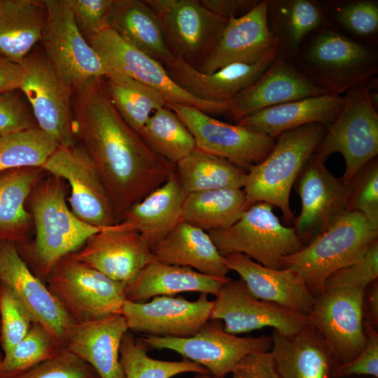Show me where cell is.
<instances>
[{"label":"cell","instance_id":"6da1fadb","mask_svg":"<svg viewBox=\"0 0 378 378\" xmlns=\"http://www.w3.org/2000/svg\"><path fill=\"white\" fill-rule=\"evenodd\" d=\"M74 135L93 162L117 223L126 211L162 186L175 166L153 152L113 105L104 78L73 94Z\"/></svg>","mask_w":378,"mask_h":378},{"label":"cell","instance_id":"7a4b0ae2","mask_svg":"<svg viewBox=\"0 0 378 378\" xmlns=\"http://www.w3.org/2000/svg\"><path fill=\"white\" fill-rule=\"evenodd\" d=\"M67 191L64 180L46 174L26 202L35 236L31 241L16 246L32 272L45 284L60 259L80 249L90 236L103 229L83 222L73 214L66 203Z\"/></svg>","mask_w":378,"mask_h":378},{"label":"cell","instance_id":"3957f363","mask_svg":"<svg viewBox=\"0 0 378 378\" xmlns=\"http://www.w3.org/2000/svg\"><path fill=\"white\" fill-rule=\"evenodd\" d=\"M292 64L323 94L342 96L377 76L378 50L328 26L305 41Z\"/></svg>","mask_w":378,"mask_h":378},{"label":"cell","instance_id":"277c9868","mask_svg":"<svg viewBox=\"0 0 378 378\" xmlns=\"http://www.w3.org/2000/svg\"><path fill=\"white\" fill-rule=\"evenodd\" d=\"M328 127L309 123L285 131L275 139L267 156L247 169L243 190L248 204L263 202L276 206L284 221L294 220L290 194L307 160L323 140Z\"/></svg>","mask_w":378,"mask_h":378},{"label":"cell","instance_id":"5b68a950","mask_svg":"<svg viewBox=\"0 0 378 378\" xmlns=\"http://www.w3.org/2000/svg\"><path fill=\"white\" fill-rule=\"evenodd\" d=\"M378 241L374 228L360 212H344L298 251L282 260V268L296 271L314 295L324 291L327 278L359 260Z\"/></svg>","mask_w":378,"mask_h":378},{"label":"cell","instance_id":"8992f818","mask_svg":"<svg viewBox=\"0 0 378 378\" xmlns=\"http://www.w3.org/2000/svg\"><path fill=\"white\" fill-rule=\"evenodd\" d=\"M46 284L74 323L121 314L126 300L125 284L109 279L71 254L57 262Z\"/></svg>","mask_w":378,"mask_h":378},{"label":"cell","instance_id":"52a82bcc","mask_svg":"<svg viewBox=\"0 0 378 378\" xmlns=\"http://www.w3.org/2000/svg\"><path fill=\"white\" fill-rule=\"evenodd\" d=\"M272 209L270 204L256 202L231 226L207 232L223 257L241 253L265 267L282 269L283 258L304 246Z\"/></svg>","mask_w":378,"mask_h":378},{"label":"cell","instance_id":"ba28073f","mask_svg":"<svg viewBox=\"0 0 378 378\" xmlns=\"http://www.w3.org/2000/svg\"><path fill=\"white\" fill-rule=\"evenodd\" d=\"M340 112L314 153L323 161L340 153L345 162L340 177L346 186L355 174L378 154V113L372 104L367 84L356 86L344 94Z\"/></svg>","mask_w":378,"mask_h":378},{"label":"cell","instance_id":"9c48e42d","mask_svg":"<svg viewBox=\"0 0 378 378\" xmlns=\"http://www.w3.org/2000/svg\"><path fill=\"white\" fill-rule=\"evenodd\" d=\"M47 17L41 41L44 54L57 74L73 92L107 70L83 36L65 0H45Z\"/></svg>","mask_w":378,"mask_h":378},{"label":"cell","instance_id":"30bf717a","mask_svg":"<svg viewBox=\"0 0 378 378\" xmlns=\"http://www.w3.org/2000/svg\"><path fill=\"white\" fill-rule=\"evenodd\" d=\"M86 40L107 73H122L155 90L167 104L192 106L211 116L225 115L228 103L206 102L192 96L171 78L160 62L129 44L111 28Z\"/></svg>","mask_w":378,"mask_h":378},{"label":"cell","instance_id":"8fae6325","mask_svg":"<svg viewBox=\"0 0 378 378\" xmlns=\"http://www.w3.org/2000/svg\"><path fill=\"white\" fill-rule=\"evenodd\" d=\"M158 18L172 55L197 69L228 20L204 8L200 0H144Z\"/></svg>","mask_w":378,"mask_h":378},{"label":"cell","instance_id":"7c38bea8","mask_svg":"<svg viewBox=\"0 0 378 378\" xmlns=\"http://www.w3.org/2000/svg\"><path fill=\"white\" fill-rule=\"evenodd\" d=\"M150 349H169L205 368L212 377L224 378L245 356L272 349L271 336L239 337L227 332L220 320L210 319L193 336L187 338L144 335Z\"/></svg>","mask_w":378,"mask_h":378},{"label":"cell","instance_id":"4fadbf2b","mask_svg":"<svg viewBox=\"0 0 378 378\" xmlns=\"http://www.w3.org/2000/svg\"><path fill=\"white\" fill-rule=\"evenodd\" d=\"M20 90L30 106L37 126L59 146L77 144L74 128L73 91L50 65L44 53L30 52L21 62Z\"/></svg>","mask_w":378,"mask_h":378},{"label":"cell","instance_id":"5bb4252c","mask_svg":"<svg viewBox=\"0 0 378 378\" xmlns=\"http://www.w3.org/2000/svg\"><path fill=\"white\" fill-rule=\"evenodd\" d=\"M365 289L326 290L315 297L307 323L321 335L336 365L356 358L364 349L367 335L362 312Z\"/></svg>","mask_w":378,"mask_h":378},{"label":"cell","instance_id":"9a60e30c","mask_svg":"<svg viewBox=\"0 0 378 378\" xmlns=\"http://www.w3.org/2000/svg\"><path fill=\"white\" fill-rule=\"evenodd\" d=\"M48 174L64 180L70 188L68 201L73 214L97 227L117 224L115 212L93 162L78 143L59 146L41 167Z\"/></svg>","mask_w":378,"mask_h":378},{"label":"cell","instance_id":"2e32d148","mask_svg":"<svg viewBox=\"0 0 378 378\" xmlns=\"http://www.w3.org/2000/svg\"><path fill=\"white\" fill-rule=\"evenodd\" d=\"M189 130L196 148L225 158L248 169L262 161L272 149L275 139L237 124L220 121L188 105L166 104Z\"/></svg>","mask_w":378,"mask_h":378},{"label":"cell","instance_id":"e0dca14e","mask_svg":"<svg viewBox=\"0 0 378 378\" xmlns=\"http://www.w3.org/2000/svg\"><path fill=\"white\" fill-rule=\"evenodd\" d=\"M268 0L247 14L228 20L216 43L197 69L206 74L232 64H255L274 60L277 41L267 22Z\"/></svg>","mask_w":378,"mask_h":378},{"label":"cell","instance_id":"ac0fdd59","mask_svg":"<svg viewBox=\"0 0 378 378\" xmlns=\"http://www.w3.org/2000/svg\"><path fill=\"white\" fill-rule=\"evenodd\" d=\"M215 296L211 319L223 321L224 330L230 334L272 327L289 335L307 324L305 316L254 298L241 279L223 283Z\"/></svg>","mask_w":378,"mask_h":378},{"label":"cell","instance_id":"d6986e66","mask_svg":"<svg viewBox=\"0 0 378 378\" xmlns=\"http://www.w3.org/2000/svg\"><path fill=\"white\" fill-rule=\"evenodd\" d=\"M201 293L195 301L156 296L146 302L125 300L121 314L130 331L160 337L187 338L211 319L214 302Z\"/></svg>","mask_w":378,"mask_h":378},{"label":"cell","instance_id":"ffe728a7","mask_svg":"<svg viewBox=\"0 0 378 378\" xmlns=\"http://www.w3.org/2000/svg\"><path fill=\"white\" fill-rule=\"evenodd\" d=\"M294 187L301 201L293 229L304 246L326 230L345 211L346 186L332 175L325 161L312 155L303 166Z\"/></svg>","mask_w":378,"mask_h":378},{"label":"cell","instance_id":"44dd1931","mask_svg":"<svg viewBox=\"0 0 378 378\" xmlns=\"http://www.w3.org/2000/svg\"><path fill=\"white\" fill-rule=\"evenodd\" d=\"M73 257L109 279L130 285L154 260L150 248L134 230L120 223L90 236Z\"/></svg>","mask_w":378,"mask_h":378},{"label":"cell","instance_id":"7402d4cb","mask_svg":"<svg viewBox=\"0 0 378 378\" xmlns=\"http://www.w3.org/2000/svg\"><path fill=\"white\" fill-rule=\"evenodd\" d=\"M0 282L13 291L34 321L64 347L67 332L74 322L21 258L16 244L8 241H0Z\"/></svg>","mask_w":378,"mask_h":378},{"label":"cell","instance_id":"603a6c76","mask_svg":"<svg viewBox=\"0 0 378 378\" xmlns=\"http://www.w3.org/2000/svg\"><path fill=\"white\" fill-rule=\"evenodd\" d=\"M224 261L230 271L239 275L254 298L305 316L312 310L315 297L296 271L269 268L241 253L227 255Z\"/></svg>","mask_w":378,"mask_h":378},{"label":"cell","instance_id":"cb8c5ba5","mask_svg":"<svg viewBox=\"0 0 378 378\" xmlns=\"http://www.w3.org/2000/svg\"><path fill=\"white\" fill-rule=\"evenodd\" d=\"M321 94L292 63L276 57L254 83L228 102L225 115L237 122L264 108Z\"/></svg>","mask_w":378,"mask_h":378},{"label":"cell","instance_id":"d4e9b609","mask_svg":"<svg viewBox=\"0 0 378 378\" xmlns=\"http://www.w3.org/2000/svg\"><path fill=\"white\" fill-rule=\"evenodd\" d=\"M127 330L121 314L74 323L67 332L64 347L92 367L99 378H125L120 361V346Z\"/></svg>","mask_w":378,"mask_h":378},{"label":"cell","instance_id":"484cf974","mask_svg":"<svg viewBox=\"0 0 378 378\" xmlns=\"http://www.w3.org/2000/svg\"><path fill=\"white\" fill-rule=\"evenodd\" d=\"M274 60L232 64L210 74L174 57L163 66L171 78L192 96L206 102L228 103L254 83Z\"/></svg>","mask_w":378,"mask_h":378},{"label":"cell","instance_id":"4316f807","mask_svg":"<svg viewBox=\"0 0 378 378\" xmlns=\"http://www.w3.org/2000/svg\"><path fill=\"white\" fill-rule=\"evenodd\" d=\"M272 349L280 378H332L335 360L318 332L306 324L289 335L276 330Z\"/></svg>","mask_w":378,"mask_h":378},{"label":"cell","instance_id":"83f0119b","mask_svg":"<svg viewBox=\"0 0 378 378\" xmlns=\"http://www.w3.org/2000/svg\"><path fill=\"white\" fill-rule=\"evenodd\" d=\"M186 196L174 168L167 181L132 205L119 223L139 232L152 249L182 221Z\"/></svg>","mask_w":378,"mask_h":378},{"label":"cell","instance_id":"f1b7e54d","mask_svg":"<svg viewBox=\"0 0 378 378\" xmlns=\"http://www.w3.org/2000/svg\"><path fill=\"white\" fill-rule=\"evenodd\" d=\"M344 95L321 94L285 102L255 112L236 124L276 139L282 132L309 123L330 126L340 112Z\"/></svg>","mask_w":378,"mask_h":378},{"label":"cell","instance_id":"f546056e","mask_svg":"<svg viewBox=\"0 0 378 378\" xmlns=\"http://www.w3.org/2000/svg\"><path fill=\"white\" fill-rule=\"evenodd\" d=\"M267 22L277 57L290 63L311 35L330 26L323 1L316 0H268Z\"/></svg>","mask_w":378,"mask_h":378},{"label":"cell","instance_id":"4dcf8cb0","mask_svg":"<svg viewBox=\"0 0 378 378\" xmlns=\"http://www.w3.org/2000/svg\"><path fill=\"white\" fill-rule=\"evenodd\" d=\"M155 260L195 269L218 279H226L230 270L207 232L184 221L180 222L151 249Z\"/></svg>","mask_w":378,"mask_h":378},{"label":"cell","instance_id":"1f68e13d","mask_svg":"<svg viewBox=\"0 0 378 378\" xmlns=\"http://www.w3.org/2000/svg\"><path fill=\"white\" fill-rule=\"evenodd\" d=\"M218 279L188 267L167 265L153 260L126 288V300L146 302L156 296H172L182 292L216 295L223 283Z\"/></svg>","mask_w":378,"mask_h":378},{"label":"cell","instance_id":"d6a6232c","mask_svg":"<svg viewBox=\"0 0 378 378\" xmlns=\"http://www.w3.org/2000/svg\"><path fill=\"white\" fill-rule=\"evenodd\" d=\"M46 175L41 167H25L0 173V241L20 245L28 242L32 218L26 202Z\"/></svg>","mask_w":378,"mask_h":378},{"label":"cell","instance_id":"836d02e7","mask_svg":"<svg viewBox=\"0 0 378 378\" xmlns=\"http://www.w3.org/2000/svg\"><path fill=\"white\" fill-rule=\"evenodd\" d=\"M46 17L44 1L0 0V54L20 64L41 41Z\"/></svg>","mask_w":378,"mask_h":378},{"label":"cell","instance_id":"e575fe53","mask_svg":"<svg viewBox=\"0 0 378 378\" xmlns=\"http://www.w3.org/2000/svg\"><path fill=\"white\" fill-rule=\"evenodd\" d=\"M109 27L162 66L173 57L166 46L158 18L144 0H115Z\"/></svg>","mask_w":378,"mask_h":378},{"label":"cell","instance_id":"d590c367","mask_svg":"<svg viewBox=\"0 0 378 378\" xmlns=\"http://www.w3.org/2000/svg\"><path fill=\"white\" fill-rule=\"evenodd\" d=\"M242 188L200 191L186 195L182 221L206 232L228 227L250 207Z\"/></svg>","mask_w":378,"mask_h":378},{"label":"cell","instance_id":"8d00e7d4","mask_svg":"<svg viewBox=\"0 0 378 378\" xmlns=\"http://www.w3.org/2000/svg\"><path fill=\"white\" fill-rule=\"evenodd\" d=\"M174 166L186 195L212 190L243 188L247 174V169L197 148Z\"/></svg>","mask_w":378,"mask_h":378},{"label":"cell","instance_id":"74e56055","mask_svg":"<svg viewBox=\"0 0 378 378\" xmlns=\"http://www.w3.org/2000/svg\"><path fill=\"white\" fill-rule=\"evenodd\" d=\"M104 84L118 113L139 134L151 114L167 104L158 91L120 72L108 71Z\"/></svg>","mask_w":378,"mask_h":378},{"label":"cell","instance_id":"f35d334b","mask_svg":"<svg viewBox=\"0 0 378 378\" xmlns=\"http://www.w3.org/2000/svg\"><path fill=\"white\" fill-rule=\"evenodd\" d=\"M139 134L153 152L173 165L196 148L189 130L167 105L151 114Z\"/></svg>","mask_w":378,"mask_h":378},{"label":"cell","instance_id":"ab89813d","mask_svg":"<svg viewBox=\"0 0 378 378\" xmlns=\"http://www.w3.org/2000/svg\"><path fill=\"white\" fill-rule=\"evenodd\" d=\"M323 4L330 26L358 43L377 48V0H329Z\"/></svg>","mask_w":378,"mask_h":378},{"label":"cell","instance_id":"60d3db41","mask_svg":"<svg viewBox=\"0 0 378 378\" xmlns=\"http://www.w3.org/2000/svg\"><path fill=\"white\" fill-rule=\"evenodd\" d=\"M148 349L129 330L124 334L120 346V361L125 378H172L186 372L209 374L203 366L185 358L179 361L154 359L148 355Z\"/></svg>","mask_w":378,"mask_h":378},{"label":"cell","instance_id":"b9f144b4","mask_svg":"<svg viewBox=\"0 0 378 378\" xmlns=\"http://www.w3.org/2000/svg\"><path fill=\"white\" fill-rule=\"evenodd\" d=\"M58 147L38 127L0 136V173L25 167H41Z\"/></svg>","mask_w":378,"mask_h":378},{"label":"cell","instance_id":"7bdbcfd3","mask_svg":"<svg viewBox=\"0 0 378 378\" xmlns=\"http://www.w3.org/2000/svg\"><path fill=\"white\" fill-rule=\"evenodd\" d=\"M65 348L41 324L33 322L27 335L7 354L0 368V378L18 374L59 354Z\"/></svg>","mask_w":378,"mask_h":378},{"label":"cell","instance_id":"ee69618b","mask_svg":"<svg viewBox=\"0 0 378 378\" xmlns=\"http://www.w3.org/2000/svg\"><path fill=\"white\" fill-rule=\"evenodd\" d=\"M346 212L361 213L378 230V159L365 163L346 185Z\"/></svg>","mask_w":378,"mask_h":378},{"label":"cell","instance_id":"f6af8a7d","mask_svg":"<svg viewBox=\"0 0 378 378\" xmlns=\"http://www.w3.org/2000/svg\"><path fill=\"white\" fill-rule=\"evenodd\" d=\"M33 322L13 291L0 282V342L4 355L27 335Z\"/></svg>","mask_w":378,"mask_h":378},{"label":"cell","instance_id":"bcb514c9","mask_svg":"<svg viewBox=\"0 0 378 378\" xmlns=\"http://www.w3.org/2000/svg\"><path fill=\"white\" fill-rule=\"evenodd\" d=\"M5 378H99L97 372L66 349L55 357Z\"/></svg>","mask_w":378,"mask_h":378},{"label":"cell","instance_id":"7dc6e473","mask_svg":"<svg viewBox=\"0 0 378 378\" xmlns=\"http://www.w3.org/2000/svg\"><path fill=\"white\" fill-rule=\"evenodd\" d=\"M377 278L378 241L371 245L359 260L330 275L324 284V290L341 288L365 289Z\"/></svg>","mask_w":378,"mask_h":378},{"label":"cell","instance_id":"c3c4849f","mask_svg":"<svg viewBox=\"0 0 378 378\" xmlns=\"http://www.w3.org/2000/svg\"><path fill=\"white\" fill-rule=\"evenodd\" d=\"M65 2L86 39L109 28L115 0H65Z\"/></svg>","mask_w":378,"mask_h":378},{"label":"cell","instance_id":"681fc988","mask_svg":"<svg viewBox=\"0 0 378 378\" xmlns=\"http://www.w3.org/2000/svg\"><path fill=\"white\" fill-rule=\"evenodd\" d=\"M367 342L363 351L354 359L336 365L332 378L351 376H368L378 378V331L377 328L364 323Z\"/></svg>","mask_w":378,"mask_h":378},{"label":"cell","instance_id":"f907efd6","mask_svg":"<svg viewBox=\"0 0 378 378\" xmlns=\"http://www.w3.org/2000/svg\"><path fill=\"white\" fill-rule=\"evenodd\" d=\"M15 92L0 94V136L38 127L31 108Z\"/></svg>","mask_w":378,"mask_h":378},{"label":"cell","instance_id":"816d5d0a","mask_svg":"<svg viewBox=\"0 0 378 378\" xmlns=\"http://www.w3.org/2000/svg\"><path fill=\"white\" fill-rule=\"evenodd\" d=\"M231 374L230 378H280L270 351L254 352L245 356L234 366ZM194 378L217 377L195 374Z\"/></svg>","mask_w":378,"mask_h":378},{"label":"cell","instance_id":"f5cc1de1","mask_svg":"<svg viewBox=\"0 0 378 378\" xmlns=\"http://www.w3.org/2000/svg\"><path fill=\"white\" fill-rule=\"evenodd\" d=\"M200 2L214 14L229 20L247 14L260 0H200Z\"/></svg>","mask_w":378,"mask_h":378},{"label":"cell","instance_id":"db71d44e","mask_svg":"<svg viewBox=\"0 0 378 378\" xmlns=\"http://www.w3.org/2000/svg\"><path fill=\"white\" fill-rule=\"evenodd\" d=\"M22 78L21 64L0 54V94L20 90Z\"/></svg>","mask_w":378,"mask_h":378},{"label":"cell","instance_id":"11a10c76","mask_svg":"<svg viewBox=\"0 0 378 378\" xmlns=\"http://www.w3.org/2000/svg\"><path fill=\"white\" fill-rule=\"evenodd\" d=\"M365 323L376 328L378 326V282L377 279L369 284L364 290L362 303Z\"/></svg>","mask_w":378,"mask_h":378},{"label":"cell","instance_id":"9f6ffc18","mask_svg":"<svg viewBox=\"0 0 378 378\" xmlns=\"http://www.w3.org/2000/svg\"><path fill=\"white\" fill-rule=\"evenodd\" d=\"M342 378H374V377H368V376H351V377H342Z\"/></svg>","mask_w":378,"mask_h":378},{"label":"cell","instance_id":"6f0895ef","mask_svg":"<svg viewBox=\"0 0 378 378\" xmlns=\"http://www.w3.org/2000/svg\"><path fill=\"white\" fill-rule=\"evenodd\" d=\"M2 358H2V357L1 356V355H0V368H1V361H2Z\"/></svg>","mask_w":378,"mask_h":378}]
</instances>
